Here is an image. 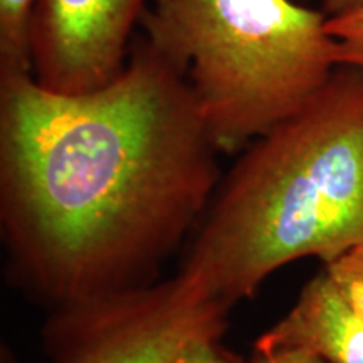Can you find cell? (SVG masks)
Listing matches in <instances>:
<instances>
[{
  "mask_svg": "<svg viewBox=\"0 0 363 363\" xmlns=\"http://www.w3.org/2000/svg\"><path fill=\"white\" fill-rule=\"evenodd\" d=\"M185 76L147 39L101 88L0 81V219L17 274L56 308L153 281L219 169Z\"/></svg>",
  "mask_w": 363,
  "mask_h": 363,
  "instance_id": "1",
  "label": "cell"
},
{
  "mask_svg": "<svg viewBox=\"0 0 363 363\" xmlns=\"http://www.w3.org/2000/svg\"><path fill=\"white\" fill-rule=\"evenodd\" d=\"M363 244V69L246 147L217 185L180 271L227 306L289 262L331 264Z\"/></svg>",
  "mask_w": 363,
  "mask_h": 363,
  "instance_id": "2",
  "label": "cell"
},
{
  "mask_svg": "<svg viewBox=\"0 0 363 363\" xmlns=\"http://www.w3.org/2000/svg\"><path fill=\"white\" fill-rule=\"evenodd\" d=\"M325 12L293 0H148L147 40L185 76L219 152L305 108L337 71Z\"/></svg>",
  "mask_w": 363,
  "mask_h": 363,
  "instance_id": "3",
  "label": "cell"
},
{
  "mask_svg": "<svg viewBox=\"0 0 363 363\" xmlns=\"http://www.w3.org/2000/svg\"><path fill=\"white\" fill-rule=\"evenodd\" d=\"M229 306L187 272L56 308L48 363H172L190 343L220 338Z\"/></svg>",
  "mask_w": 363,
  "mask_h": 363,
  "instance_id": "4",
  "label": "cell"
},
{
  "mask_svg": "<svg viewBox=\"0 0 363 363\" xmlns=\"http://www.w3.org/2000/svg\"><path fill=\"white\" fill-rule=\"evenodd\" d=\"M148 0H38L30 24L33 78L79 94L123 71L131 29Z\"/></svg>",
  "mask_w": 363,
  "mask_h": 363,
  "instance_id": "5",
  "label": "cell"
},
{
  "mask_svg": "<svg viewBox=\"0 0 363 363\" xmlns=\"http://www.w3.org/2000/svg\"><path fill=\"white\" fill-rule=\"evenodd\" d=\"M278 347L306 348L328 363H363V310L328 267L256 342V348Z\"/></svg>",
  "mask_w": 363,
  "mask_h": 363,
  "instance_id": "6",
  "label": "cell"
},
{
  "mask_svg": "<svg viewBox=\"0 0 363 363\" xmlns=\"http://www.w3.org/2000/svg\"><path fill=\"white\" fill-rule=\"evenodd\" d=\"M38 0H0V81L33 74L30 24Z\"/></svg>",
  "mask_w": 363,
  "mask_h": 363,
  "instance_id": "7",
  "label": "cell"
},
{
  "mask_svg": "<svg viewBox=\"0 0 363 363\" xmlns=\"http://www.w3.org/2000/svg\"><path fill=\"white\" fill-rule=\"evenodd\" d=\"M326 30L335 43V59L340 66L363 69V9L328 17Z\"/></svg>",
  "mask_w": 363,
  "mask_h": 363,
  "instance_id": "8",
  "label": "cell"
},
{
  "mask_svg": "<svg viewBox=\"0 0 363 363\" xmlns=\"http://www.w3.org/2000/svg\"><path fill=\"white\" fill-rule=\"evenodd\" d=\"M325 267L337 276L363 310V244L331 264H325Z\"/></svg>",
  "mask_w": 363,
  "mask_h": 363,
  "instance_id": "9",
  "label": "cell"
},
{
  "mask_svg": "<svg viewBox=\"0 0 363 363\" xmlns=\"http://www.w3.org/2000/svg\"><path fill=\"white\" fill-rule=\"evenodd\" d=\"M219 342L220 338L197 340L184 348L172 363H240Z\"/></svg>",
  "mask_w": 363,
  "mask_h": 363,
  "instance_id": "10",
  "label": "cell"
},
{
  "mask_svg": "<svg viewBox=\"0 0 363 363\" xmlns=\"http://www.w3.org/2000/svg\"><path fill=\"white\" fill-rule=\"evenodd\" d=\"M249 363H328L318 353L299 347L256 348V355Z\"/></svg>",
  "mask_w": 363,
  "mask_h": 363,
  "instance_id": "11",
  "label": "cell"
},
{
  "mask_svg": "<svg viewBox=\"0 0 363 363\" xmlns=\"http://www.w3.org/2000/svg\"><path fill=\"white\" fill-rule=\"evenodd\" d=\"M358 9H363V0H323V12L328 17L343 16Z\"/></svg>",
  "mask_w": 363,
  "mask_h": 363,
  "instance_id": "12",
  "label": "cell"
}]
</instances>
